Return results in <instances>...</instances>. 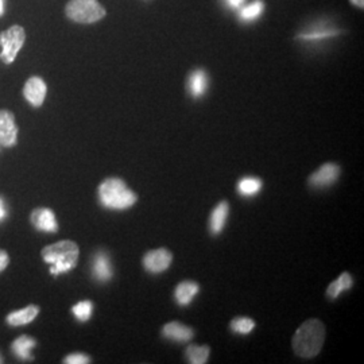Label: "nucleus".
Masks as SVG:
<instances>
[{"mask_svg":"<svg viewBox=\"0 0 364 364\" xmlns=\"http://www.w3.org/2000/svg\"><path fill=\"white\" fill-rule=\"evenodd\" d=\"M326 340V326L318 320H308L299 326L293 338V348L296 353L309 359L321 351Z\"/></svg>","mask_w":364,"mask_h":364,"instance_id":"f257e3e1","label":"nucleus"},{"mask_svg":"<svg viewBox=\"0 0 364 364\" xmlns=\"http://www.w3.org/2000/svg\"><path fill=\"white\" fill-rule=\"evenodd\" d=\"M80 250L72 240H61L50 246L43 247L41 251V257L46 263L52 264L50 273L53 275L68 273L76 267Z\"/></svg>","mask_w":364,"mask_h":364,"instance_id":"f03ea898","label":"nucleus"},{"mask_svg":"<svg viewBox=\"0 0 364 364\" xmlns=\"http://www.w3.org/2000/svg\"><path fill=\"white\" fill-rule=\"evenodd\" d=\"M100 203L108 209H127L132 207L138 197L130 191L126 182L119 178H108L99 186Z\"/></svg>","mask_w":364,"mask_h":364,"instance_id":"7ed1b4c3","label":"nucleus"},{"mask_svg":"<svg viewBox=\"0 0 364 364\" xmlns=\"http://www.w3.org/2000/svg\"><path fill=\"white\" fill-rule=\"evenodd\" d=\"M65 14L76 23L91 25L103 19L107 11L99 0H70L66 4Z\"/></svg>","mask_w":364,"mask_h":364,"instance_id":"20e7f679","label":"nucleus"},{"mask_svg":"<svg viewBox=\"0 0 364 364\" xmlns=\"http://www.w3.org/2000/svg\"><path fill=\"white\" fill-rule=\"evenodd\" d=\"M26 41V31L25 28L19 25H14V26L4 30L3 33H0V46H1V52H0V60L3 64L10 65L13 64L18 55V53L21 52V49L23 48Z\"/></svg>","mask_w":364,"mask_h":364,"instance_id":"39448f33","label":"nucleus"},{"mask_svg":"<svg viewBox=\"0 0 364 364\" xmlns=\"http://www.w3.org/2000/svg\"><path fill=\"white\" fill-rule=\"evenodd\" d=\"M171 259L173 257L166 248L149 251L144 258V269L151 274L162 273L169 269Z\"/></svg>","mask_w":364,"mask_h":364,"instance_id":"423d86ee","label":"nucleus"},{"mask_svg":"<svg viewBox=\"0 0 364 364\" xmlns=\"http://www.w3.org/2000/svg\"><path fill=\"white\" fill-rule=\"evenodd\" d=\"M18 141V127L15 117L9 109L0 111V144L4 147H13Z\"/></svg>","mask_w":364,"mask_h":364,"instance_id":"0eeeda50","label":"nucleus"},{"mask_svg":"<svg viewBox=\"0 0 364 364\" xmlns=\"http://www.w3.org/2000/svg\"><path fill=\"white\" fill-rule=\"evenodd\" d=\"M46 92H48V87H46L45 81L41 77H36V76L28 78L25 84V88H23V95H25L27 102L36 108H39L41 105H43Z\"/></svg>","mask_w":364,"mask_h":364,"instance_id":"6e6552de","label":"nucleus"},{"mask_svg":"<svg viewBox=\"0 0 364 364\" xmlns=\"http://www.w3.org/2000/svg\"><path fill=\"white\" fill-rule=\"evenodd\" d=\"M340 168L335 164H326L311 176L309 183L314 188H326L338 181Z\"/></svg>","mask_w":364,"mask_h":364,"instance_id":"1a4fd4ad","label":"nucleus"},{"mask_svg":"<svg viewBox=\"0 0 364 364\" xmlns=\"http://www.w3.org/2000/svg\"><path fill=\"white\" fill-rule=\"evenodd\" d=\"M31 223L39 231L45 232H57L58 224L53 210L49 208H37L31 213Z\"/></svg>","mask_w":364,"mask_h":364,"instance_id":"9d476101","label":"nucleus"},{"mask_svg":"<svg viewBox=\"0 0 364 364\" xmlns=\"http://www.w3.org/2000/svg\"><path fill=\"white\" fill-rule=\"evenodd\" d=\"M162 335L169 340L177 341V343H186L193 338V329L189 326H183L181 323L173 321L162 329Z\"/></svg>","mask_w":364,"mask_h":364,"instance_id":"9b49d317","label":"nucleus"},{"mask_svg":"<svg viewBox=\"0 0 364 364\" xmlns=\"http://www.w3.org/2000/svg\"><path fill=\"white\" fill-rule=\"evenodd\" d=\"M209 80L207 73L201 69H197L191 73L188 78V91L195 97H203L208 90Z\"/></svg>","mask_w":364,"mask_h":364,"instance_id":"f8f14e48","label":"nucleus"},{"mask_svg":"<svg viewBox=\"0 0 364 364\" xmlns=\"http://www.w3.org/2000/svg\"><path fill=\"white\" fill-rule=\"evenodd\" d=\"M93 275L97 281L107 282L112 278V266L105 252H97L93 259Z\"/></svg>","mask_w":364,"mask_h":364,"instance_id":"ddd939ff","label":"nucleus"},{"mask_svg":"<svg viewBox=\"0 0 364 364\" xmlns=\"http://www.w3.org/2000/svg\"><path fill=\"white\" fill-rule=\"evenodd\" d=\"M39 308L36 305H28L22 311L10 313L7 316V323L11 326H26L28 323L34 321L38 316Z\"/></svg>","mask_w":364,"mask_h":364,"instance_id":"4468645a","label":"nucleus"},{"mask_svg":"<svg viewBox=\"0 0 364 364\" xmlns=\"http://www.w3.org/2000/svg\"><path fill=\"white\" fill-rule=\"evenodd\" d=\"M228 212H230V207L225 201H223L216 208L213 209V212L210 215V220H209V230L212 234L219 235L223 231L227 218H228Z\"/></svg>","mask_w":364,"mask_h":364,"instance_id":"2eb2a0df","label":"nucleus"},{"mask_svg":"<svg viewBox=\"0 0 364 364\" xmlns=\"http://www.w3.org/2000/svg\"><path fill=\"white\" fill-rule=\"evenodd\" d=\"M197 293H198V285L192 281H185L176 289L174 297L181 306H185L193 301Z\"/></svg>","mask_w":364,"mask_h":364,"instance_id":"dca6fc26","label":"nucleus"},{"mask_svg":"<svg viewBox=\"0 0 364 364\" xmlns=\"http://www.w3.org/2000/svg\"><path fill=\"white\" fill-rule=\"evenodd\" d=\"M36 346V340L28 338V336H21L16 338L13 343V351L15 355L21 359H34V356L31 355V350Z\"/></svg>","mask_w":364,"mask_h":364,"instance_id":"f3484780","label":"nucleus"},{"mask_svg":"<svg viewBox=\"0 0 364 364\" xmlns=\"http://www.w3.org/2000/svg\"><path fill=\"white\" fill-rule=\"evenodd\" d=\"M352 287V277L348 273H343L338 277L336 281H333L331 284V287H328V291L326 294L331 297V299H338V296L346 291V290H350Z\"/></svg>","mask_w":364,"mask_h":364,"instance_id":"a211bd4d","label":"nucleus"},{"mask_svg":"<svg viewBox=\"0 0 364 364\" xmlns=\"http://www.w3.org/2000/svg\"><path fill=\"white\" fill-rule=\"evenodd\" d=\"M262 189V181L255 177H246L237 183V192L245 197L258 195Z\"/></svg>","mask_w":364,"mask_h":364,"instance_id":"6ab92c4d","label":"nucleus"},{"mask_svg":"<svg viewBox=\"0 0 364 364\" xmlns=\"http://www.w3.org/2000/svg\"><path fill=\"white\" fill-rule=\"evenodd\" d=\"M263 10H264V3L262 0H255L254 3H251L250 6H247L246 9L240 10L239 18L243 22H254L263 14Z\"/></svg>","mask_w":364,"mask_h":364,"instance_id":"aec40b11","label":"nucleus"},{"mask_svg":"<svg viewBox=\"0 0 364 364\" xmlns=\"http://www.w3.org/2000/svg\"><path fill=\"white\" fill-rule=\"evenodd\" d=\"M186 358L192 364H204L208 362L209 347L203 346H189L186 350Z\"/></svg>","mask_w":364,"mask_h":364,"instance_id":"412c9836","label":"nucleus"},{"mask_svg":"<svg viewBox=\"0 0 364 364\" xmlns=\"http://www.w3.org/2000/svg\"><path fill=\"white\" fill-rule=\"evenodd\" d=\"M254 328H255V323L247 317L235 318L234 321L231 323V329L234 331L235 333H239V335H248L254 331Z\"/></svg>","mask_w":364,"mask_h":364,"instance_id":"4be33fe9","label":"nucleus"},{"mask_svg":"<svg viewBox=\"0 0 364 364\" xmlns=\"http://www.w3.org/2000/svg\"><path fill=\"white\" fill-rule=\"evenodd\" d=\"M92 309H93V306H92L91 301H81L73 306V313L77 320L84 323L91 318Z\"/></svg>","mask_w":364,"mask_h":364,"instance_id":"5701e85b","label":"nucleus"},{"mask_svg":"<svg viewBox=\"0 0 364 364\" xmlns=\"http://www.w3.org/2000/svg\"><path fill=\"white\" fill-rule=\"evenodd\" d=\"M90 362H91V359L82 353H73V355L66 356L64 359V363L68 364H85L90 363Z\"/></svg>","mask_w":364,"mask_h":364,"instance_id":"b1692460","label":"nucleus"},{"mask_svg":"<svg viewBox=\"0 0 364 364\" xmlns=\"http://www.w3.org/2000/svg\"><path fill=\"white\" fill-rule=\"evenodd\" d=\"M331 36H336V33H335V31H320V33H313V34H308V36L302 34V36H299V38L318 39L326 38V37H331Z\"/></svg>","mask_w":364,"mask_h":364,"instance_id":"393cba45","label":"nucleus"},{"mask_svg":"<svg viewBox=\"0 0 364 364\" xmlns=\"http://www.w3.org/2000/svg\"><path fill=\"white\" fill-rule=\"evenodd\" d=\"M9 262H10L9 254L4 250H0V273L9 266Z\"/></svg>","mask_w":364,"mask_h":364,"instance_id":"a878e982","label":"nucleus"},{"mask_svg":"<svg viewBox=\"0 0 364 364\" xmlns=\"http://www.w3.org/2000/svg\"><path fill=\"white\" fill-rule=\"evenodd\" d=\"M225 3H227L228 7H231V9H234V10H237V9H240V6L245 3V0H225Z\"/></svg>","mask_w":364,"mask_h":364,"instance_id":"bb28decb","label":"nucleus"},{"mask_svg":"<svg viewBox=\"0 0 364 364\" xmlns=\"http://www.w3.org/2000/svg\"><path fill=\"white\" fill-rule=\"evenodd\" d=\"M352 4L353 6H356V7H359V9H364V0H351Z\"/></svg>","mask_w":364,"mask_h":364,"instance_id":"cd10ccee","label":"nucleus"},{"mask_svg":"<svg viewBox=\"0 0 364 364\" xmlns=\"http://www.w3.org/2000/svg\"><path fill=\"white\" fill-rule=\"evenodd\" d=\"M6 216V209H4V204H3V200L0 198V220Z\"/></svg>","mask_w":364,"mask_h":364,"instance_id":"c85d7f7f","label":"nucleus"},{"mask_svg":"<svg viewBox=\"0 0 364 364\" xmlns=\"http://www.w3.org/2000/svg\"><path fill=\"white\" fill-rule=\"evenodd\" d=\"M4 13V6H3V0H0V16Z\"/></svg>","mask_w":364,"mask_h":364,"instance_id":"c756f323","label":"nucleus"},{"mask_svg":"<svg viewBox=\"0 0 364 364\" xmlns=\"http://www.w3.org/2000/svg\"><path fill=\"white\" fill-rule=\"evenodd\" d=\"M0 362H1V359H0Z\"/></svg>","mask_w":364,"mask_h":364,"instance_id":"7c9ffc66","label":"nucleus"}]
</instances>
